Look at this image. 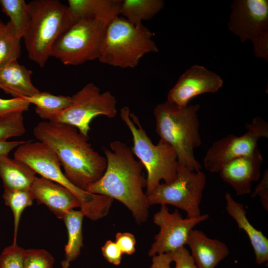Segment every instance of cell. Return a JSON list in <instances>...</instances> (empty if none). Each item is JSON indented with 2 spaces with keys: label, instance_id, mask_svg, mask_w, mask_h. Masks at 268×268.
Returning a JSON list of instances; mask_svg holds the SVG:
<instances>
[{
  "label": "cell",
  "instance_id": "1",
  "mask_svg": "<svg viewBox=\"0 0 268 268\" xmlns=\"http://www.w3.org/2000/svg\"><path fill=\"white\" fill-rule=\"evenodd\" d=\"M33 134L57 154L67 179L78 188L86 191L103 175L107 165L105 157L88 142V135L74 126L53 121L38 123Z\"/></svg>",
  "mask_w": 268,
  "mask_h": 268
},
{
  "label": "cell",
  "instance_id": "2",
  "mask_svg": "<svg viewBox=\"0 0 268 268\" xmlns=\"http://www.w3.org/2000/svg\"><path fill=\"white\" fill-rule=\"evenodd\" d=\"M107 165L102 176L87 192L119 201L132 213L137 223L146 221L149 205L143 192L146 187L144 167L134 157L131 147L118 140L103 148Z\"/></svg>",
  "mask_w": 268,
  "mask_h": 268
},
{
  "label": "cell",
  "instance_id": "3",
  "mask_svg": "<svg viewBox=\"0 0 268 268\" xmlns=\"http://www.w3.org/2000/svg\"><path fill=\"white\" fill-rule=\"evenodd\" d=\"M200 108L199 104L179 108L166 101L158 104L153 111L160 139L174 149L178 165L195 171L201 168L194 155V149L201 143L197 114Z\"/></svg>",
  "mask_w": 268,
  "mask_h": 268
},
{
  "label": "cell",
  "instance_id": "4",
  "mask_svg": "<svg viewBox=\"0 0 268 268\" xmlns=\"http://www.w3.org/2000/svg\"><path fill=\"white\" fill-rule=\"evenodd\" d=\"M28 19L23 36L29 58L45 66L59 36L74 22L67 5L58 0L29 2Z\"/></svg>",
  "mask_w": 268,
  "mask_h": 268
},
{
  "label": "cell",
  "instance_id": "5",
  "mask_svg": "<svg viewBox=\"0 0 268 268\" xmlns=\"http://www.w3.org/2000/svg\"><path fill=\"white\" fill-rule=\"evenodd\" d=\"M14 158L28 165L42 177L58 183L71 191L80 201V210L92 220L102 218L108 213L111 199L104 195L82 190L73 185L62 172L56 153L44 142L26 141L17 147Z\"/></svg>",
  "mask_w": 268,
  "mask_h": 268
},
{
  "label": "cell",
  "instance_id": "6",
  "mask_svg": "<svg viewBox=\"0 0 268 268\" xmlns=\"http://www.w3.org/2000/svg\"><path fill=\"white\" fill-rule=\"evenodd\" d=\"M120 117L132 134V150L147 171L146 195L150 194L161 180L167 184L173 182L178 167L174 149L160 139L154 144L141 126L138 117L131 112L129 107L121 108Z\"/></svg>",
  "mask_w": 268,
  "mask_h": 268
},
{
  "label": "cell",
  "instance_id": "7",
  "mask_svg": "<svg viewBox=\"0 0 268 268\" xmlns=\"http://www.w3.org/2000/svg\"><path fill=\"white\" fill-rule=\"evenodd\" d=\"M153 33L142 23L135 25L122 16L108 24L99 60L121 68H134L145 54L157 53Z\"/></svg>",
  "mask_w": 268,
  "mask_h": 268
},
{
  "label": "cell",
  "instance_id": "8",
  "mask_svg": "<svg viewBox=\"0 0 268 268\" xmlns=\"http://www.w3.org/2000/svg\"><path fill=\"white\" fill-rule=\"evenodd\" d=\"M108 24L91 19L75 21L55 41L51 57L72 66L99 59Z\"/></svg>",
  "mask_w": 268,
  "mask_h": 268
},
{
  "label": "cell",
  "instance_id": "9",
  "mask_svg": "<svg viewBox=\"0 0 268 268\" xmlns=\"http://www.w3.org/2000/svg\"><path fill=\"white\" fill-rule=\"evenodd\" d=\"M206 183V176L201 170L195 171L178 165L175 180L170 183H159L147 196L150 206L170 204L187 213V217L201 214L200 204Z\"/></svg>",
  "mask_w": 268,
  "mask_h": 268
},
{
  "label": "cell",
  "instance_id": "10",
  "mask_svg": "<svg viewBox=\"0 0 268 268\" xmlns=\"http://www.w3.org/2000/svg\"><path fill=\"white\" fill-rule=\"evenodd\" d=\"M71 97L70 105L63 111L49 117L47 120L75 127L85 135L91 130L92 120L98 116L108 118L115 117L117 101L110 92H101L100 88L89 83Z\"/></svg>",
  "mask_w": 268,
  "mask_h": 268
},
{
  "label": "cell",
  "instance_id": "11",
  "mask_svg": "<svg viewBox=\"0 0 268 268\" xmlns=\"http://www.w3.org/2000/svg\"><path fill=\"white\" fill-rule=\"evenodd\" d=\"M229 29L242 42L250 40L255 56L268 61V0H235L231 5Z\"/></svg>",
  "mask_w": 268,
  "mask_h": 268
},
{
  "label": "cell",
  "instance_id": "12",
  "mask_svg": "<svg viewBox=\"0 0 268 268\" xmlns=\"http://www.w3.org/2000/svg\"><path fill=\"white\" fill-rule=\"evenodd\" d=\"M247 131L237 136L229 134L214 142L207 151L203 159L204 167L212 173L219 172L230 161L253 152L262 137H268V124L259 117L245 126Z\"/></svg>",
  "mask_w": 268,
  "mask_h": 268
},
{
  "label": "cell",
  "instance_id": "13",
  "mask_svg": "<svg viewBox=\"0 0 268 268\" xmlns=\"http://www.w3.org/2000/svg\"><path fill=\"white\" fill-rule=\"evenodd\" d=\"M209 218L207 214L195 217L183 218L178 209L170 212L167 205L162 204L153 217V223L159 227L155 236L148 255L169 253L187 244L191 231L198 224Z\"/></svg>",
  "mask_w": 268,
  "mask_h": 268
},
{
  "label": "cell",
  "instance_id": "14",
  "mask_svg": "<svg viewBox=\"0 0 268 268\" xmlns=\"http://www.w3.org/2000/svg\"><path fill=\"white\" fill-rule=\"evenodd\" d=\"M223 83L217 74L203 66L195 65L181 75L169 91L167 101L179 108L185 107L198 95L216 92Z\"/></svg>",
  "mask_w": 268,
  "mask_h": 268
},
{
  "label": "cell",
  "instance_id": "15",
  "mask_svg": "<svg viewBox=\"0 0 268 268\" xmlns=\"http://www.w3.org/2000/svg\"><path fill=\"white\" fill-rule=\"evenodd\" d=\"M263 158L258 147L250 154L234 159L219 171L221 178L230 185L238 196L249 194L252 183L261 176Z\"/></svg>",
  "mask_w": 268,
  "mask_h": 268
},
{
  "label": "cell",
  "instance_id": "16",
  "mask_svg": "<svg viewBox=\"0 0 268 268\" xmlns=\"http://www.w3.org/2000/svg\"><path fill=\"white\" fill-rule=\"evenodd\" d=\"M30 191L37 203L45 204L61 219L67 211L80 206L79 201L71 191L42 177H36Z\"/></svg>",
  "mask_w": 268,
  "mask_h": 268
},
{
  "label": "cell",
  "instance_id": "17",
  "mask_svg": "<svg viewBox=\"0 0 268 268\" xmlns=\"http://www.w3.org/2000/svg\"><path fill=\"white\" fill-rule=\"evenodd\" d=\"M186 245L198 268H215L229 254L224 243L210 238L198 229L191 231Z\"/></svg>",
  "mask_w": 268,
  "mask_h": 268
},
{
  "label": "cell",
  "instance_id": "18",
  "mask_svg": "<svg viewBox=\"0 0 268 268\" xmlns=\"http://www.w3.org/2000/svg\"><path fill=\"white\" fill-rule=\"evenodd\" d=\"M226 210L236 222L239 229L247 234L253 249L256 263L262 265L268 261V239L262 232L255 228L247 217V212L244 205L236 201L231 195H225Z\"/></svg>",
  "mask_w": 268,
  "mask_h": 268
},
{
  "label": "cell",
  "instance_id": "19",
  "mask_svg": "<svg viewBox=\"0 0 268 268\" xmlns=\"http://www.w3.org/2000/svg\"><path fill=\"white\" fill-rule=\"evenodd\" d=\"M32 71L17 60L0 67V89L13 98L31 96L40 91L31 80Z\"/></svg>",
  "mask_w": 268,
  "mask_h": 268
},
{
  "label": "cell",
  "instance_id": "20",
  "mask_svg": "<svg viewBox=\"0 0 268 268\" xmlns=\"http://www.w3.org/2000/svg\"><path fill=\"white\" fill-rule=\"evenodd\" d=\"M122 0H68V7L75 21L91 19L109 24L119 16Z\"/></svg>",
  "mask_w": 268,
  "mask_h": 268
},
{
  "label": "cell",
  "instance_id": "21",
  "mask_svg": "<svg viewBox=\"0 0 268 268\" xmlns=\"http://www.w3.org/2000/svg\"><path fill=\"white\" fill-rule=\"evenodd\" d=\"M36 174L23 162L8 156H0V177L4 189L30 190Z\"/></svg>",
  "mask_w": 268,
  "mask_h": 268
},
{
  "label": "cell",
  "instance_id": "22",
  "mask_svg": "<svg viewBox=\"0 0 268 268\" xmlns=\"http://www.w3.org/2000/svg\"><path fill=\"white\" fill-rule=\"evenodd\" d=\"M162 0H122L120 14L135 25L154 17L164 7Z\"/></svg>",
  "mask_w": 268,
  "mask_h": 268
},
{
  "label": "cell",
  "instance_id": "23",
  "mask_svg": "<svg viewBox=\"0 0 268 268\" xmlns=\"http://www.w3.org/2000/svg\"><path fill=\"white\" fill-rule=\"evenodd\" d=\"M84 216L80 210L71 209L67 211L62 219L67 231L68 240L65 248V261L68 263L78 257L83 246L82 222Z\"/></svg>",
  "mask_w": 268,
  "mask_h": 268
},
{
  "label": "cell",
  "instance_id": "24",
  "mask_svg": "<svg viewBox=\"0 0 268 268\" xmlns=\"http://www.w3.org/2000/svg\"><path fill=\"white\" fill-rule=\"evenodd\" d=\"M30 104L36 106L35 112L41 119L47 120L50 116L58 113L71 102V97L55 95L48 92H38L29 96L22 97Z\"/></svg>",
  "mask_w": 268,
  "mask_h": 268
},
{
  "label": "cell",
  "instance_id": "25",
  "mask_svg": "<svg viewBox=\"0 0 268 268\" xmlns=\"http://www.w3.org/2000/svg\"><path fill=\"white\" fill-rule=\"evenodd\" d=\"M5 204L11 209L13 215V241L17 244L20 220L24 209L31 206L34 198L30 190L4 189L2 196Z\"/></svg>",
  "mask_w": 268,
  "mask_h": 268
},
{
  "label": "cell",
  "instance_id": "26",
  "mask_svg": "<svg viewBox=\"0 0 268 268\" xmlns=\"http://www.w3.org/2000/svg\"><path fill=\"white\" fill-rule=\"evenodd\" d=\"M20 40L8 21L0 30V67L19 58Z\"/></svg>",
  "mask_w": 268,
  "mask_h": 268
},
{
  "label": "cell",
  "instance_id": "27",
  "mask_svg": "<svg viewBox=\"0 0 268 268\" xmlns=\"http://www.w3.org/2000/svg\"><path fill=\"white\" fill-rule=\"evenodd\" d=\"M2 11L9 18L17 36L23 38L28 19V7L24 0H0Z\"/></svg>",
  "mask_w": 268,
  "mask_h": 268
},
{
  "label": "cell",
  "instance_id": "28",
  "mask_svg": "<svg viewBox=\"0 0 268 268\" xmlns=\"http://www.w3.org/2000/svg\"><path fill=\"white\" fill-rule=\"evenodd\" d=\"M23 112L18 111L0 117V141L25 134Z\"/></svg>",
  "mask_w": 268,
  "mask_h": 268
},
{
  "label": "cell",
  "instance_id": "29",
  "mask_svg": "<svg viewBox=\"0 0 268 268\" xmlns=\"http://www.w3.org/2000/svg\"><path fill=\"white\" fill-rule=\"evenodd\" d=\"M55 259L44 249H25L23 268H53Z\"/></svg>",
  "mask_w": 268,
  "mask_h": 268
},
{
  "label": "cell",
  "instance_id": "30",
  "mask_svg": "<svg viewBox=\"0 0 268 268\" xmlns=\"http://www.w3.org/2000/svg\"><path fill=\"white\" fill-rule=\"evenodd\" d=\"M24 252L17 244L5 247L0 255V268H23Z\"/></svg>",
  "mask_w": 268,
  "mask_h": 268
},
{
  "label": "cell",
  "instance_id": "31",
  "mask_svg": "<svg viewBox=\"0 0 268 268\" xmlns=\"http://www.w3.org/2000/svg\"><path fill=\"white\" fill-rule=\"evenodd\" d=\"M30 105L22 98H0V117L15 112L27 111Z\"/></svg>",
  "mask_w": 268,
  "mask_h": 268
},
{
  "label": "cell",
  "instance_id": "32",
  "mask_svg": "<svg viewBox=\"0 0 268 268\" xmlns=\"http://www.w3.org/2000/svg\"><path fill=\"white\" fill-rule=\"evenodd\" d=\"M168 254L172 262H175V268H198L190 251L185 247Z\"/></svg>",
  "mask_w": 268,
  "mask_h": 268
},
{
  "label": "cell",
  "instance_id": "33",
  "mask_svg": "<svg viewBox=\"0 0 268 268\" xmlns=\"http://www.w3.org/2000/svg\"><path fill=\"white\" fill-rule=\"evenodd\" d=\"M115 242L123 254L131 255L135 251L136 240L134 236L131 233H117L115 236Z\"/></svg>",
  "mask_w": 268,
  "mask_h": 268
},
{
  "label": "cell",
  "instance_id": "34",
  "mask_svg": "<svg viewBox=\"0 0 268 268\" xmlns=\"http://www.w3.org/2000/svg\"><path fill=\"white\" fill-rule=\"evenodd\" d=\"M102 253L109 263L118 266L122 260L123 253L115 242L107 240L101 249Z\"/></svg>",
  "mask_w": 268,
  "mask_h": 268
},
{
  "label": "cell",
  "instance_id": "35",
  "mask_svg": "<svg viewBox=\"0 0 268 268\" xmlns=\"http://www.w3.org/2000/svg\"><path fill=\"white\" fill-rule=\"evenodd\" d=\"M259 196L260 199L262 207L268 211V170H265L261 181L251 194L253 198Z\"/></svg>",
  "mask_w": 268,
  "mask_h": 268
},
{
  "label": "cell",
  "instance_id": "36",
  "mask_svg": "<svg viewBox=\"0 0 268 268\" xmlns=\"http://www.w3.org/2000/svg\"><path fill=\"white\" fill-rule=\"evenodd\" d=\"M172 260L168 253L154 255L150 268H171Z\"/></svg>",
  "mask_w": 268,
  "mask_h": 268
},
{
  "label": "cell",
  "instance_id": "37",
  "mask_svg": "<svg viewBox=\"0 0 268 268\" xmlns=\"http://www.w3.org/2000/svg\"><path fill=\"white\" fill-rule=\"evenodd\" d=\"M26 141H0V156H8L9 152L15 147H17Z\"/></svg>",
  "mask_w": 268,
  "mask_h": 268
},
{
  "label": "cell",
  "instance_id": "38",
  "mask_svg": "<svg viewBox=\"0 0 268 268\" xmlns=\"http://www.w3.org/2000/svg\"><path fill=\"white\" fill-rule=\"evenodd\" d=\"M62 268H68L69 266V263L66 262L65 260L61 263Z\"/></svg>",
  "mask_w": 268,
  "mask_h": 268
},
{
  "label": "cell",
  "instance_id": "39",
  "mask_svg": "<svg viewBox=\"0 0 268 268\" xmlns=\"http://www.w3.org/2000/svg\"><path fill=\"white\" fill-rule=\"evenodd\" d=\"M4 24H5L0 19V30L2 28Z\"/></svg>",
  "mask_w": 268,
  "mask_h": 268
}]
</instances>
